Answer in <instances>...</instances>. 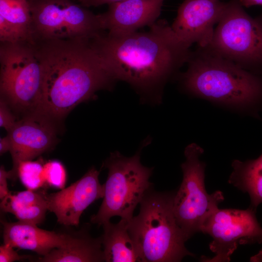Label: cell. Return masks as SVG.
<instances>
[{"label":"cell","instance_id":"cell-22","mask_svg":"<svg viewBox=\"0 0 262 262\" xmlns=\"http://www.w3.org/2000/svg\"><path fill=\"white\" fill-rule=\"evenodd\" d=\"M45 184L62 189L66 184V172L65 166L57 160L49 161L43 164Z\"/></svg>","mask_w":262,"mask_h":262},{"label":"cell","instance_id":"cell-19","mask_svg":"<svg viewBox=\"0 0 262 262\" xmlns=\"http://www.w3.org/2000/svg\"><path fill=\"white\" fill-rule=\"evenodd\" d=\"M228 182L250 199V207L257 209L262 203V154L257 158L242 162L234 160Z\"/></svg>","mask_w":262,"mask_h":262},{"label":"cell","instance_id":"cell-7","mask_svg":"<svg viewBox=\"0 0 262 262\" xmlns=\"http://www.w3.org/2000/svg\"><path fill=\"white\" fill-rule=\"evenodd\" d=\"M204 48L262 75V16L253 18L238 0H230Z\"/></svg>","mask_w":262,"mask_h":262},{"label":"cell","instance_id":"cell-14","mask_svg":"<svg viewBox=\"0 0 262 262\" xmlns=\"http://www.w3.org/2000/svg\"><path fill=\"white\" fill-rule=\"evenodd\" d=\"M165 0H124L108 4L101 14L103 29L111 35H122L150 26L159 18Z\"/></svg>","mask_w":262,"mask_h":262},{"label":"cell","instance_id":"cell-4","mask_svg":"<svg viewBox=\"0 0 262 262\" xmlns=\"http://www.w3.org/2000/svg\"><path fill=\"white\" fill-rule=\"evenodd\" d=\"M175 193L152 187L139 203V214L129 222L128 231L141 262H179L186 256L195 257L185 246L187 241L174 215Z\"/></svg>","mask_w":262,"mask_h":262},{"label":"cell","instance_id":"cell-20","mask_svg":"<svg viewBox=\"0 0 262 262\" xmlns=\"http://www.w3.org/2000/svg\"><path fill=\"white\" fill-rule=\"evenodd\" d=\"M0 17L13 29L20 41L34 44L28 0H0Z\"/></svg>","mask_w":262,"mask_h":262},{"label":"cell","instance_id":"cell-12","mask_svg":"<svg viewBox=\"0 0 262 262\" xmlns=\"http://www.w3.org/2000/svg\"><path fill=\"white\" fill-rule=\"evenodd\" d=\"M53 120L39 113L29 114L17 120L8 131L13 163L11 179L17 177V168L20 162L32 160L54 146L56 131Z\"/></svg>","mask_w":262,"mask_h":262},{"label":"cell","instance_id":"cell-23","mask_svg":"<svg viewBox=\"0 0 262 262\" xmlns=\"http://www.w3.org/2000/svg\"><path fill=\"white\" fill-rule=\"evenodd\" d=\"M17 120L11 111L10 106L2 98L0 100V127L9 131Z\"/></svg>","mask_w":262,"mask_h":262},{"label":"cell","instance_id":"cell-28","mask_svg":"<svg viewBox=\"0 0 262 262\" xmlns=\"http://www.w3.org/2000/svg\"><path fill=\"white\" fill-rule=\"evenodd\" d=\"M242 6L249 7L254 5H262V0H238Z\"/></svg>","mask_w":262,"mask_h":262},{"label":"cell","instance_id":"cell-11","mask_svg":"<svg viewBox=\"0 0 262 262\" xmlns=\"http://www.w3.org/2000/svg\"><path fill=\"white\" fill-rule=\"evenodd\" d=\"M227 3L224 0H184L171 25L172 29L190 47L196 43L200 48H206L212 40L215 25L221 19Z\"/></svg>","mask_w":262,"mask_h":262},{"label":"cell","instance_id":"cell-16","mask_svg":"<svg viewBox=\"0 0 262 262\" xmlns=\"http://www.w3.org/2000/svg\"><path fill=\"white\" fill-rule=\"evenodd\" d=\"M37 260L41 262H104L101 236L93 238L84 230L70 233L65 245Z\"/></svg>","mask_w":262,"mask_h":262},{"label":"cell","instance_id":"cell-15","mask_svg":"<svg viewBox=\"0 0 262 262\" xmlns=\"http://www.w3.org/2000/svg\"><path fill=\"white\" fill-rule=\"evenodd\" d=\"M2 224L4 243L33 251L41 257L65 245L70 236V233L47 230L20 221Z\"/></svg>","mask_w":262,"mask_h":262},{"label":"cell","instance_id":"cell-10","mask_svg":"<svg viewBox=\"0 0 262 262\" xmlns=\"http://www.w3.org/2000/svg\"><path fill=\"white\" fill-rule=\"evenodd\" d=\"M256 209H218L205 221L201 232L213 239L209 244L215 254L203 260L228 262L239 245L262 243V227L257 220Z\"/></svg>","mask_w":262,"mask_h":262},{"label":"cell","instance_id":"cell-5","mask_svg":"<svg viewBox=\"0 0 262 262\" xmlns=\"http://www.w3.org/2000/svg\"><path fill=\"white\" fill-rule=\"evenodd\" d=\"M140 150L126 157L118 151L112 153L104 163L108 170L104 184L102 202L90 221L102 226L115 216L130 221L146 193L153 187L149 181L153 168L140 162Z\"/></svg>","mask_w":262,"mask_h":262},{"label":"cell","instance_id":"cell-27","mask_svg":"<svg viewBox=\"0 0 262 262\" xmlns=\"http://www.w3.org/2000/svg\"><path fill=\"white\" fill-rule=\"evenodd\" d=\"M11 147V143L9 136L7 135L0 139V154H3L10 151Z\"/></svg>","mask_w":262,"mask_h":262},{"label":"cell","instance_id":"cell-24","mask_svg":"<svg viewBox=\"0 0 262 262\" xmlns=\"http://www.w3.org/2000/svg\"><path fill=\"white\" fill-rule=\"evenodd\" d=\"M14 247L8 244L4 243L0 246V262H13L16 261L30 259V255H21L15 251Z\"/></svg>","mask_w":262,"mask_h":262},{"label":"cell","instance_id":"cell-2","mask_svg":"<svg viewBox=\"0 0 262 262\" xmlns=\"http://www.w3.org/2000/svg\"><path fill=\"white\" fill-rule=\"evenodd\" d=\"M42 67L41 100L38 113L53 120L94 98L117 81L100 54L94 38L35 42Z\"/></svg>","mask_w":262,"mask_h":262},{"label":"cell","instance_id":"cell-8","mask_svg":"<svg viewBox=\"0 0 262 262\" xmlns=\"http://www.w3.org/2000/svg\"><path fill=\"white\" fill-rule=\"evenodd\" d=\"M203 152L195 143L186 147L185 161L181 165L183 179L173 199L174 215L186 241L201 232L205 221L224 199L220 191L211 194L206 191V164L199 159Z\"/></svg>","mask_w":262,"mask_h":262},{"label":"cell","instance_id":"cell-6","mask_svg":"<svg viewBox=\"0 0 262 262\" xmlns=\"http://www.w3.org/2000/svg\"><path fill=\"white\" fill-rule=\"evenodd\" d=\"M0 90L9 106L27 115L37 113L41 100L42 67L34 45L1 43Z\"/></svg>","mask_w":262,"mask_h":262},{"label":"cell","instance_id":"cell-1","mask_svg":"<svg viewBox=\"0 0 262 262\" xmlns=\"http://www.w3.org/2000/svg\"><path fill=\"white\" fill-rule=\"evenodd\" d=\"M94 41L116 80L129 83L142 101L154 103L161 102L165 84L192 54L164 20L146 32L104 33Z\"/></svg>","mask_w":262,"mask_h":262},{"label":"cell","instance_id":"cell-3","mask_svg":"<svg viewBox=\"0 0 262 262\" xmlns=\"http://www.w3.org/2000/svg\"><path fill=\"white\" fill-rule=\"evenodd\" d=\"M192 53L181 80L190 93L224 104L254 107L262 101V75L207 48Z\"/></svg>","mask_w":262,"mask_h":262},{"label":"cell","instance_id":"cell-25","mask_svg":"<svg viewBox=\"0 0 262 262\" xmlns=\"http://www.w3.org/2000/svg\"><path fill=\"white\" fill-rule=\"evenodd\" d=\"M11 178L10 171L5 170L4 166L0 167V198L2 200L10 192L8 189L7 180Z\"/></svg>","mask_w":262,"mask_h":262},{"label":"cell","instance_id":"cell-26","mask_svg":"<svg viewBox=\"0 0 262 262\" xmlns=\"http://www.w3.org/2000/svg\"><path fill=\"white\" fill-rule=\"evenodd\" d=\"M77 0L80 4L85 7H97L103 4H109L112 3L118 2L124 0Z\"/></svg>","mask_w":262,"mask_h":262},{"label":"cell","instance_id":"cell-13","mask_svg":"<svg viewBox=\"0 0 262 262\" xmlns=\"http://www.w3.org/2000/svg\"><path fill=\"white\" fill-rule=\"evenodd\" d=\"M99 174L92 167L68 187L51 194L44 191L48 211L55 214L58 223L78 226L83 212L96 200L103 198L104 187L99 182Z\"/></svg>","mask_w":262,"mask_h":262},{"label":"cell","instance_id":"cell-9","mask_svg":"<svg viewBox=\"0 0 262 262\" xmlns=\"http://www.w3.org/2000/svg\"><path fill=\"white\" fill-rule=\"evenodd\" d=\"M34 42L49 39L93 38L104 33L101 14L72 0H28Z\"/></svg>","mask_w":262,"mask_h":262},{"label":"cell","instance_id":"cell-21","mask_svg":"<svg viewBox=\"0 0 262 262\" xmlns=\"http://www.w3.org/2000/svg\"><path fill=\"white\" fill-rule=\"evenodd\" d=\"M41 161L25 160L18 165L17 176L27 190L36 191L45 184Z\"/></svg>","mask_w":262,"mask_h":262},{"label":"cell","instance_id":"cell-18","mask_svg":"<svg viewBox=\"0 0 262 262\" xmlns=\"http://www.w3.org/2000/svg\"><path fill=\"white\" fill-rule=\"evenodd\" d=\"M0 209L18 221L37 225L44 221L48 209L44 191L10 192L0 202Z\"/></svg>","mask_w":262,"mask_h":262},{"label":"cell","instance_id":"cell-17","mask_svg":"<svg viewBox=\"0 0 262 262\" xmlns=\"http://www.w3.org/2000/svg\"><path fill=\"white\" fill-rule=\"evenodd\" d=\"M129 221L121 219L116 224H103L101 236L104 262H141L135 246L128 229Z\"/></svg>","mask_w":262,"mask_h":262}]
</instances>
